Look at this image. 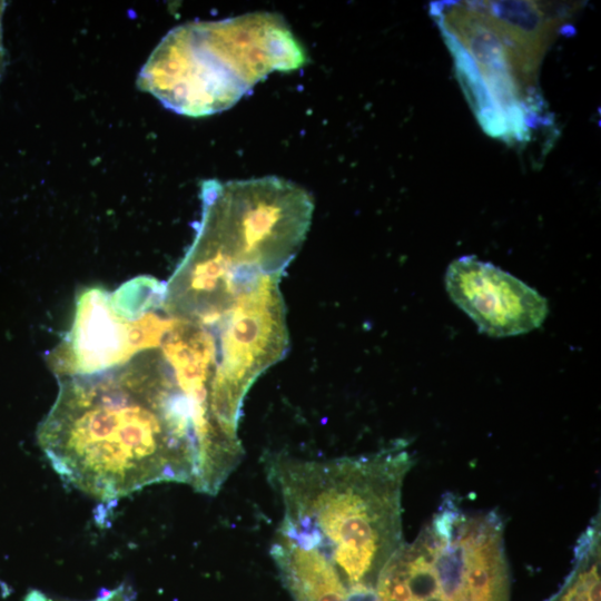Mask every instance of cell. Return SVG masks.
<instances>
[{
	"label": "cell",
	"instance_id": "obj_1",
	"mask_svg": "<svg viewBox=\"0 0 601 601\" xmlns=\"http://www.w3.org/2000/svg\"><path fill=\"white\" fill-rule=\"evenodd\" d=\"M58 378L37 439L66 484L104 503L159 482L199 487L209 421L161 343L122 364Z\"/></svg>",
	"mask_w": 601,
	"mask_h": 601
},
{
	"label": "cell",
	"instance_id": "obj_2",
	"mask_svg": "<svg viewBox=\"0 0 601 601\" xmlns=\"http://www.w3.org/2000/svg\"><path fill=\"white\" fill-rule=\"evenodd\" d=\"M412 463L402 442L333 460L272 455L267 475L284 506L277 534L323 553L347 591L374 588L403 544L402 485Z\"/></svg>",
	"mask_w": 601,
	"mask_h": 601
},
{
	"label": "cell",
	"instance_id": "obj_3",
	"mask_svg": "<svg viewBox=\"0 0 601 601\" xmlns=\"http://www.w3.org/2000/svg\"><path fill=\"white\" fill-rule=\"evenodd\" d=\"M307 61L282 16L252 12L173 28L140 69L137 86L174 112L204 117L231 108L269 73Z\"/></svg>",
	"mask_w": 601,
	"mask_h": 601
},
{
	"label": "cell",
	"instance_id": "obj_4",
	"mask_svg": "<svg viewBox=\"0 0 601 601\" xmlns=\"http://www.w3.org/2000/svg\"><path fill=\"white\" fill-rule=\"evenodd\" d=\"M201 217L179 266L204 277L243 269L280 274L300 249L312 195L277 177L201 181Z\"/></svg>",
	"mask_w": 601,
	"mask_h": 601
},
{
	"label": "cell",
	"instance_id": "obj_5",
	"mask_svg": "<svg viewBox=\"0 0 601 601\" xmlns=\"http://www.w3.org/2000/svg\"><path fill=\"white\" fill-rule=\"evenodd\" d=\"M280 277L259 274L247 280L210 328L218 356L214 388L240 407L256 378L288 349Z\"/></svg>",
	"mask_w": 601,
	"mask_h": 601
},
{
	"label": "cell",
	"instance_id": "obj_6",
	"mask_svg": "<svg viewBox=\"0 0 601 601\" xmlns=\"http://www.w3.org/2000/svg\"><path fill=\"white\" fill-rule=\"evenodd\" d=\"M159 312H134L100 289L83 293L71 332L50 358L53 371L58 377L95 373L158 346L165 331Z\"/></svg>",
	"mask_w": 601,
	"mask_h": 601
},
{
	"label": "cell",
	"instance_id": "obj_7",
	"mask_svg": "<svg viewBox=\"0 0 601 601\" xmlns=\"http://www.w3.org/2000/svg\"><path fill=\"white\" fill-rule=\"evenodd\" d=\"M445 287L454 304L491 337L529 333L549 313L546 299L534 288L473 255L449 265Z\"/></svg>",
	"mask_w": 601,
	"mask_h": 601
},
{
	"label": "cell",
	"instance_id": "obj_8",
	"mask_svg": "<svg viewBox=\"0 0 601 601\" xmlns=\"http://www.w3.org/2000/svg\"><path fill=\"white\" fill-rule=\"evenodd\" d=\"M480 6L503 42L516 77L518 73L531 76L552 32L551 21L533 2L499 1Z\"/></svg>",
	"mask_w": 601,
	"mask_h": 601
},
{
	"label": "cell",
	"instance_id": "obj_9",
	"mask_svg": "<svg viewBox=\"0 0 601 601\" xmlns=\"http://www.w3.org/2000/svg\"><path fill=\"white\" fill-rule=\"evenodd\" d=\"M270 552L295 601H349L338 573L318 550L277 534Z\"/></svg>",
	"mask_w": 601,
	"mask_h": 601
},
{
	"label": "cell",
	"instance_id": "obj_10",
	"mask_svg": "<svg viewBox=\"0 0 601 601\" xmlns=\"http://www.w3.org/2000/svg\"><path fill=\"white\" fill-rule=\"evenodd\" d=\"M4 8H6V2L0 1V76L2 75L4 65H6L4 47H3V41H2V22H1Z\"/></svg>",
	"mask_w": 601,
	"mask_h": 601
}]
</instances>
